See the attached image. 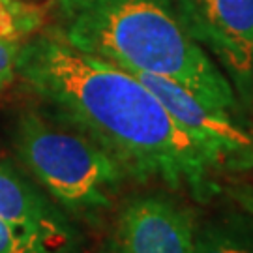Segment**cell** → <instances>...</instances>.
I'll use <instances>...</instances> for the list:
<instances>
[{"label":"cell","mask_w":253,"mask_h":253,"mask_svg":"<svg viewBox=\"0 0 253 253\" xmlns=\"http://www.w3.org/2000/svg\"><path fill=\"white\" fill-rule=\"evenodd\" d=\"M45 9L23 0H0V40L23 42L43 25Z\"/></svg>","instance_id":"9"},{"label":"cell","mask_w":253,"mask_h":253,"mask_svg":"<svg viewBox=\"0 0 253 253\" xmlns=\"http://www.w3.org/2000/svg\"><path fill=\"white\" fill-rule=\"evenodd\" d=\"M193 253H253V216L227 214L195 229Z\"/></svg>","instance_id":"8"},{"label":"cell","mask_w":253,"mask_h":253,"mask_svg":"<svg viewBox=\"0 0 253 253\" xmlns=\"http://www.w3.org/2000/svg\"><path fill=\"white\" fill-rule=\"evenodd\" d=\"M133 75L162 101L174 122L203 150L214 171L253 169V129L240 124L235 113L205 103L171 79L152 73Z\"/></svg>","instance_id":"4"},{"label":"cell","mask_w":253,"mask_h":253,"mask_svg":"<svg viewBox=\"0 0 253 253\" xmlns=\"http://www.w3.org/2000/svg\"><path fill=\"white\" fill-rule=\"evenodd\" d=\"M178 19L242 96L253 92V0H174Z\"/></svg>","instance_id":"5"},{"label":"cell","mask_w":253,"mask_h":253,"mask_svg":"<svg viewBox=\"0 0 253 253\" xmlns=\"http://www.w3.org/2000/svg\"><path fill=\"white\" fill-rule=\"evenodd\" d=\"M0 253H58L32 233L0 216Z\"/></svg>","instance_id":"10"},{"label":"cell","mask_w":253,"mask_h":253,"mask_svg":"<svg viewBox=\"0 0 253 253\" xmlns=\"http://www.w3.org/2000/svg\"><path fill=\"white\" fill-rule=\"evenodd\" d=\"M21 163L64 214L96 221L127 180L118 162L79 129L25 111L13 131Z\"/></svg>","instance_id":"3"},{"label":"cell","mask_w":253,"mask_h":253,"mask_svg":"<svg viewBox=\"0 0 253 253\" xmlns=\"http://www.w3.org/2000/svg\"><path fill=\"white\" fill-rule=\"evenodd\" d=\"M23 42L0 40V92L8 88L17 77V62Z\"/></svg>","instance_id":"11"},{"label":"cell","mask_w":253,"mask_h":253,"mask_svg":"<svg viewBox=\"0 0 253 253\" xmlns=\"http://www.w3.org/2000/svg\"><path fill=\"white\" fill-rule=\"evenodd\" d=\"M96 253H120V250H118L117 246L113 244V240H111V242H107V246H103L100 252H96Z\"/></svg>","instance_id":"12"},{"label":"cell","mask_w":253,"mask_h":253,"mask_svg":"<svg viewBox=\"0 0 253 253\" xmlns=\"http://www.w3.org/2000/svg\"><path fill=\"white\" fill-rule=\"evenodd\" d=\"M0 216L36 235L58 253H73L77 233L70 219L0 152Z\"/></svg>","instance_id":"7"},{"label":"cell","mask_w":253,"mask_h":253,"mask_svg":"<svg viewBox=\"0 0 253 253\" xmlns=\"http://www.w3.org/2000/svg\"><path fill=\"white\" fill-rule=\"evenodd\" d=\"M17 75L51 117L96 141L127 178L162 182L197 201L216 193L208 158L133 73L40 34L21 45Z\"/></svg>","instance_id":"1"},{"label":"cell","mask_w":253,"mask_h":253,"mask_svg":"<svg viewBox=\"0 0 253 253\" xmlns=\"http://www.w3.org/2000/svg\"><path fill=\"white\" fill-rule=\"evenodd\" d=\"M190 210L160 193L129 199L120 208L113 244L120 253H193Z\"/></svg>","instance_id":"6"},{"label":"cell","mask_w":253,"mask_h":253,"mask_svg":"<svg viewBox=\"0 0 253 253\" xmlns=\"http://www.w3.org/2000/svg\"><path fill=\"white\" fill-rule=\"evenodd\" d=\"M64 42L131 73L178 83L205 103L236 113L235 86L188 34L174 0H56Z\"/></svg>","instance_id":"2"}]
</instances>
